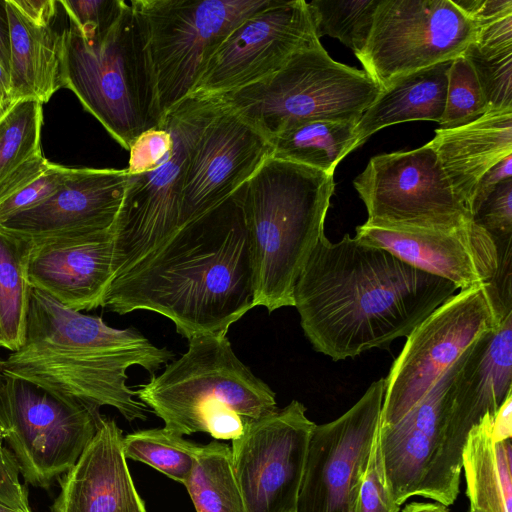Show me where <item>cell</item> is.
Returning <instances> with one entry per match:
<instances>
[{
    "label": "cell",
    "instance_id": "obj_21",
    "mask_svg": "<svg viewBox=\"0 0 512 512\" xmlns=\"http://www.w3.org/2000/svg\"><path fill=\"white\" fill-rule=\"evenodd\" d=\"M123 433L101 417L93 439L59 479L51 512H147L123 453Z\"/></svg>",
    "mask_w": 512,
    "mask_h": 512
},
{
    "label": "cell",
    "instance_id": "obj_22",
    "mask_svg": "<svg viewBox=\"0 0 512 512\" xmlns=\"http://www.w3.org/2000/svg\"><path fill=\"white\" fill-rule=\"evenodd\" d=\"M512 394V313L480 336L454 364L450 434L462 454L468 432Z\"/></svg>",
    "mask_w": 512,
    "mask_h": 512
},
{
    "label": "cell",
    "instance_id": "obj_14",
    "mask_svg": "<svg viewBox=\"0 0 512 512\" xmlns=\"http://www.w3.org/2000/svg\"><path fill=\"white\" fill-rule=\"evenodd\" d=\"M315 426L297 400L245 423L231 447L245 512L295 510Z\"/></svg>",
    "mask_w": 512,
    "mask_h": 512
},
{
    "label": "cell",
    "instance_id": "obj_9",
    "mask_svg": "<svg viewBox=\"0 0 512 512\" xmlns=\"http://www.w3.org/2000/svg\"><path fill=\"white\" fill-rule=\"evenodd\" d=\"M146 29L163 114L193 93L226 36L270 0H132Z\"/></svg>",
    "mask_w": 512,
    "mask_h": 512
},
{
    "label": "cell",
    "instance_id": "obj_20",
    "mask_svg": "<svg viewBox=\"0 0 512 512\" xmlns=\"http://www.w3.org/2000/svg\"><path fill=\"white\" fill-rule=\"evenodd\" d=\"M27 279L65 307H102L112 280L113 230L30 244Z\"/></svg>",
    "mask_w": 512,
    "mask_h": 512
},
{
    "label": "cell",
    "instance_id": "obj_1",
    "mask_svg": "<svg viewBox=\"0 0 512 512\" xmlns=\"http://www.w3.org/2000/svg\"><path fill=\"white\" fill-rule=\"evenodd\" d=\"M457 290L383 248L324 234L296 281L294 307L314 350L339 361L407 337Z\"/></svg>",
    "mask_w": 512,
    "mask_h": 512
},
{
    "label": "cell",
    "instance_id": "obj_10",
    "mask_svg": "<svg viewBox=\"0 0 512 512\" xmlns=\"http://www.w3.org/2000/svg\"><path fill=\"white\" fill-rule=\"evenodd\" d=\"M101 417L0 372V439L28 484L47 488L65 474L93 439Z\"/></svg>",
    "mask_w": 512,
    "mask_h": 512
},
{
    "label": "cell",
    "instance_id": "obj_26",
    "mask_svg": "<svg viewBox=\"0 0 512 512\" xmlns=\"http://www.w3.org/2000/svg\"><path fill=\"white\" fill-rule=\"evenodd\" d=\"M493 414L485 415L466 437L461 454L466 494L470 506L512 512V444L494 437Z\"/></svg>",
    "mask_w": 512,
    "mask_h": 512
},
{
    "label": "cell",
    "instance_id": "obj_47",
    "mask_svg": "<svg viewBox=\"0 0 512 512\" xmlns=\"http://www.w3.org/2000/svg\"><path fill=\"white\" fill-rule=\"evenodd\" d=\"M0 512H21L0 502Z\"/></svg>",
    "mask_w": 512,
    "mask_h": 512
},
{
    "label": "cell",
    "instance_id": "obj_29",
    "mask_svg": "<svg viewBox=\"0 0 512 512\" xmlns=\"http://www.w3.org/2000/svg\"><path fill=\"white\" fill-rule=\"evenodd\" d=\"M184 486L196 512H245L231 448L226 444L201 445Z\"/></svg>",
    "mask_w": 512,
    "mask_h": 512
},
{
    "label": "cell",
    "instance_id": "obj_48",
    "mask_svg": "<svg viewBox=\"0 0 512 512\" xmlns=\"http://www.w3.org/2000/svg\"><path fill=\"white\" fill-rule=\"evenodd\" d=\"M468 512H486V511H484V510H482L480 508L474 507V506H470Z\"/></svg>",
    "mask_w": 512,
    "mask_h": 512
},
{
    "label": "cell",
    "instance_id": "obj_7",
    "mask_svg": "<svg viewBox=\"0 0 512 512\" xmlns=\"http://www.w3.org/2000/svg\"><path fill=\"white\" fill-rule=\"evenodd\" d=\"M380 91L364 70L334 61L320 43L296 53L269 78L222 96L270 140L310 121L358 123Z\"/></svg>",
    "mask_w": 512,
    "mask_h": 512
},
{
    "label": "cell",
    "instance_id": "obj_37",
    "mask_svg": "<svg viewBox=\"0 0 512 512\" xmlns=\"http://www.w3.org/2000/svg\"><path fill=\"white\" fill-rule=\"evenodd\" d=\"M69 23L84 37L106 31L121 12L124 0H60Z\"/></svg>",
    "mask_w": 512,
    "mask_h": 512
},
{
    "label": "cell",
    "instance_id": "obj_32",
    "mask_svg": "<svg viewBox=\"0 0 512 512\" xmlns=\"http://www.w3.org/2000/svg\"><path fill=\"white\" fill-rule=\"evenodd\" d=\"M380 0H312L307 2L317 37L328 35L353 50L364 49Z\"/></svg>",
    "mask_w": 512,
    "mask_h": 512
},
{
    "label": "cell",
    "instance_id": "obj_49",
    "mask_svg": "<svg viewBox=\"0 0 512 512\" xmlns=\"http://www.w3.org/2000/svg\"><path fill=\"white\" fill-rule=\"evenodd\" d=\"M292 512H295V510H294V511H292Z\"/></svg>",
    "mask_w": 512,
    "mask_h": 512
},
{
    "label": "cell",
    "instance_id": "obj_30",
    "mask_svg": "<svg viewBox=\"0 0 512 512\" xmlns=\"http://www.w3.org/2000/svg\"><path fill=\"white\" fill-rule=\"evenodd\" d=\"M126 459L145 463L185 485L201 445L166 428L138 430L123 436Z\"/></svg>",
    "mask_w": 512,
    "mask_h": 512
},
{
    "label": "cell",
    "instance_id": "obj_15",
    "mask_svg": "<svg viewBox=\"0 0 512 512\" xmlns=\"http://www.w3.org/2000/svg\"><path fill=\"white\" fill-rule=\"evenodd\" d=\"M304 0H270L242 20L208 59L193 93L224 95L278 72L296 53L320 44Z\"/></svg>",
    "mask_w": 512,
    "mask_h": 512
},
{
    "label": "cell",
    "instance_id": "obj_25",
    "mask_svg": "<svg viewBox=\"0 0 512 512\" xmlns=\"http://www.w3.org/2000/svg\"><path fill=\"white\" fill-rule=\"evenodd\" d=\"M452 60L406 74L381 89L355 127V148L387 126L408 121L440 122Z\"/></svg>",
    "mask_w": 512,
    "mask_h": 512
},
{
    "label": "cell",
    "instance_id": "obj_38",
    "mask_svg": "<svg viewBox=\"0 0 512 512\" xmlns=\"http://www.w3.org/2000/svg\"><path fill=\"white\" fill-rule=\"evenodd\" d=\"M494 241L512 239V178L499 183L472 217Z\"/></svg>",
    "mask_w": 512,
    "mask_h": 512
},
{
    "label": "cell",
    "instance_id": "obj_27",
    "mask_svg": "<svg viewBox=\"0 0 512 512\" xmlns=\"http://www.w3.org/2000/svg\"><path fill=\"white\" fill-rule=\"evenodd\" d=\"M356 125L331 120L298 124L270 139L271 157L334 174L338 163L355 149Z\"/></svg>",
    "mask_w": 512,
    "mask_h": 512
},
{
    "label": "cell",
    "instance_id": "obj_17",
    "mask_svg": "<svg viewBox=\"0 0 512 512\" xmlns=\"http://www.w3.org/2000/svg\"><path fill=\"white\" fill-rule=\"evenodd\" d=\"M271 155L270 140L226 103L192 148L181 194L180 227L233 195Z\"/></svg>",
    "mask_w": 512,
    "mask_h": 512
},
{
    "label": "cell",
    "instance_id": "obj_12",
    "mask_svg": "<svg viewBox=\"0 0 512 512\" xmlns=\"http://www.w3.org/2000/svg\"><path fill=\"white\" fill-rule=\"evenodd\" d=\"M475 29L453 0H380L356 57L383 89L401 76L461 56Z\"/></svg>",
    "mask_w": 512,
    "mask_h": 512
},
{
    "label": "cell",
    "instance_id": "obj_45",
    "mask_svg": "<svg viewBox=\"0 0 512 512\" xmlns=\"http://www.w3.org/2000/svg\"><path fill=\"white\" fill-rule=\"evenodd\" d=\"M14 102L11 95L9 73L0 62V117Z\"/></svg>",
    "mask_w": 512,
    "mask_h": 512
},
{
    "label": "cell",
    "instance_id": "obj_16",
    "mask_svg": "<svg viewBox=\"0 0 512 512\" xmlns=\"http://www.w3.org/2000/svg\"><path fill=\"white\" fill-rule=\"evenodd\" d=\"M385 388V378L374 381L344 414L315 426L295 512H353Z\"/></svg>",
    "mask_w": 512,
    "mask_h": 512
},
{
    "label": "cell",
    "instance_id": "obj_18",
    "mask_svg": "<svg viewBox=\"0 0 512 512\" xmlns=\"http://www.w3.org/2000/svg\"><path fill=\"white\" fill-rule=\"evenodd\" d=\"M127 180L126 168H74L53 195L4 220L0 230L30 244L109 230Z\"/></svg>",
    "mask_w": 512,
    "mask_h": 512
},
{
    "label": "cell",
    "instance_id": "obj_24",
    "mask_svg": "<svg viewBox=\"0 0 512 512\" xmlns=\"http://www.w3.org/2000/svg\"><path fill=\"white\" fill-rule=\"evenodd\" d=\"M10 30L9 79L14 101L35 99L42 104L64 87V32L39 26L5 0Z\"/></svg>",
    "mask_w": 512,
    "mask_h": 512
},
{
    "label": "cell",
    "instance_id": "obj_34",
    "mask_svg": "<svg viewBox=\"0 0 512 512\" xmlns=\"http://www.w3.org/2000/svg\"><path fill=\"white\" fill-rule=\"evenodd\" d=\"M488 106L473 68L463 55L452 60L448 71L445 107L440 129H452L475 121Z\"/></svg>",
    "mask_w": 512,
    "mask_h": 512
},
{
    "label": "cell",
    "instance_id": "obj_28",
    "mask_svg": "<svg viewBox=\"0 0 512 512\" xmlns=\"http://www.w3.org/2000/svg\"><path fill=\"white\" fill-rule=\"evenodd\" d=\"M30 243L0 230V348L24 343L31 286L27 279Z\"/></svg>",
    "mask_w": 512,
    "mask_h": 512
},
{
    "label": "cell",
    "instance_id": "obj_42",
    "mask_svg": "<svg viewBox=\"0 0 512 512\" xmlns=\"http://www.w3.org/2000/svg\"><path fill=\"white\" fill-rule=\"evenodd\" d=\"M512 178V155L489 169L480 179L472 202V217L499 183Z\"/></svg>",
    "mask_w": 512,
    "mask_h": 512
},
{
    "label": "cell",
    "instance_id": "obj_23",
    "mask_svg": "<svg viewBox=\"0 0 512 512\" xmlns=\"http://www.w3.org/2000/svg\"><path fill=\"white\" fill-rule=\"evenodd\" d=\"M428 144L456 197L472 216V202L480 179L512 155V110H490L466 125L439 128Z\"/></svg>",
    "mask_w": 512,
    "mask_h": 512
},
{
    "label": "cell",
    "instance_id": "obj_50",
    "mask_svg": "<svg viewBox=\"0 0 512 512\" xmlns=\"http://www.w3.org/2000/svg\"><path fill=\"white\" fill-rule=\"evenodd\" d=\"M449 512V511H448Z\"/></svg>",
    "mask_w": 512,
    "mask_h": 512
},
{
    "label": "cell",
    "instance_id": "obj_2",
    "mask_svg": "<svg viewBox=\"0 0 512 512\" xmlns=\"http://www.w3.org/2000/svg\"><path fill=\"white\" fill-rule=\"evenodd\" d=\"M241 187L113 279L102 308L119 315L158 313L188 340L227 335L230 326L254 308Z\"/></svg>",
    "mask_w": 512,
    "mask_h": 512
},
{
    "label": "cell",
    "instance_id": "obj_13",
    "mask_svg": "<svg viewBox=\"0 0 512 512\" xmlns=\"http://www.w3.org/2000/svg\"><path fill=\"white\" fill-rule=\"evenodd\" d=\"M353 185L366 206L369 225L449 230L473 221L428 143L372 157Z\"/></svg>",
    "mask_w": 512,
    "mask_h": 512
},
{
    "label": "cell",
    "instance_id": "obj_11",
    "mask_svg": "<svg viewBox=\"0 0 512 512\" xmlns=\"http://www.w3.org/2000/svg\"><path fill=\"white\" fill-rule=\"evenodd\" d=\"M488 283L460 290L406 337L388 376L380 425L400 418L483 334L500 326Z\"/></svg>",
    "mask_w": 512,
    "mask_h": 512
},
{
    "label": "cell",
    "instance_id": "obj_5",
    "mask_svg": "<svg viewBox=\"0 0 512 512\" xmlns=\"http://www.w3.org/2000/svg\"><path fill=\"white\" fill-rule=\"evenodd\" d=\"M136 397L179 435L238 438L250 420L277 408L275 392L234 353L227 335H199L187 351L135 390Z\"/></svg>",
    "mask_w": 512,
    "mask_h": 512
},
{
    "label": "cell",
    "instance_id": "obj_44",
    "mask_svg": "<svg viewBox=\"0 0 512 512\" xmlns=\"http://www.w3.org/2000/svg\"><path fill=\"white\" fill-rule=\"evenodd\" d=\"M10 61V30L5 0H0V62L9 70Z\"/></svg>",
    "mask_w": 512,
    "mask_h": 512
},
{
    "label": "cell",
    "instance_id": "obj_35",
    "mask_svg": "<svg viewBox=\"0 0 512 512\" xmlns=\"http://www.w3.org/2000/svg\"><path fill=\"white\" fill-rule=\"evenodd\" d=\"M386 474L379 437L374 434L364 468L353 512H399Z\"/></svg>",
    "mask_w": 512,
    "mask_h": 512
},
{
    "label": "cell",
    "instance_id": "obj_4",
    "mask_svg": "<svg viewBox=\"0 0 512 512\" xmlns=\"http://www.w3.org/2000/svg\"><path fill=\"white\" fill-rule=\"evenodd\" d=\"M333 175L269 157L241 187L254 308L294 307L296 281L324 235Z\"/></svg>",
    "mask_w": 512,
    "mask_h": 512
},
{
    "label": "cell",
    "instance_id": "obj_36",
    "mask_svg": "<svg viewBox=\"0 0 512 512\" xmlns=\"http://www.w3.org/2000/svg\"><path fill=\"white\" fill-rule=\"evenodd\" d=\"M73 171L74 168L51 163L37 179L0 202V223L45 201L65 183Z\"/></svg>",
    "mask_w": 512,
    "mask_h": 512
},
{
    "label": "cell",
    "instance_id": "obj_33",
    "mask_svg": "<svg viewBox=\"0 0 512 512\" xmlns=\"http://www.w3.org/2000/svg\"><path fill=\"white\" fill-rule=\"evenodd\" d=\"M464 58L474 70L490 110H512V47L483 48L471 42Z\"/></svg>",
    "mask_w": 512,
    "mask_h": 512
},
{
    "label": "cell",
    "instance_id": "obj_41",
    "mask_svg": "<svg viewBox=\"0 0 512 512\" xmlns=\"http://www.w3.org/2000/svg\"><path fill=\"white\" fill-rule=\"evenodd\" d=\"M51 165L42 154L35 156L0 183V202L20 191L42 175Z\"/></svg>",
    "mask_w": 512,
    "mask_h": 512
},
{
    "label": "cell",
    "instance_id": "obj_39",
    "mask_svg": "<svg viewBox=\"0 0 512 512\" xmlns=\"http://www.w3.org/2000/svg\"><path fill=\"white\" fill-rule=\"evenodd\" d=\"M172 146V135L165 118L141 133L131 144L127 173L135 175L150 171L161 164Z\"/></svg>",
    "mask_w": 512,
    "mask_h": 512
},
{
    "label": "cell",
    "instance_id": "obj_8",
    "mask_svg": "<svg viewBox=\"0 0 512 512\" xmlns=\"http://www.w3.org/2000/svg\"><path fill=\"white\" fill-rule=\"evenodd\" d=\"M225 105L222 95L196 92L163 114L172 146L165 160L154 169L128 175L112 228V280L158 248L180 227L181 194L192 148Z\"/></svg>",
    "mask_w": 512,
    "mask_h": 512
},
{
    "label": "cell",
    "instance_id": "obj_3",
    "mask_svg": "<svg viewBox=\"0 0 512 512\" xmlns=\"http://www.w3.org/2000/svg\"><path fill=\"white\" fill-rule=\"evenodd\" d=\"M173 358L134 327H110L32 288L24 343L0 360V372L94 412L112 407L133 422L146 420L149 409L127 385V370L153 375Z\"/></svg>",
    "mask_w": 512,
    "mask_h": 512
},
{
    "label": "cell",
    "instance_id": "obj_46",
    "mask_svg": "<svg viewBox=\"0 0 512 512\" xmlns=\"http://www.w3.org/2000/svg\"><path fill=\"white\" fill-rule=\"evenodd\" d=\"M446 506L439 503L412 502L406 505L401 512H448Z\"/></svg>",
    "mask_w": 512,
    "mask_h": 512
},
{
    "label": "cell",
    "instance_id": "obj_19",
    "mask_svg": "<svg viewBox=\"0 0 512 512\" xmlns=\"http://www.w3.org/2000/svg\"><path fill=\"white\" fill-rule=\"evenodd\" d=\"M355 238L460 290L489 283L499 266L494 240L473 221L449 230H403L364 223L356 227Z\"/></svg>",
    "mask_w": 512,
    "mask_h": 512
},
{
    "label": "cell",
    "instance_id": "obj_40",
    "mask_svg": "<svg viewBox=\"0 0 512 512\" xmlns=\"http://www.w3.org/2000/svg\"><path fill=\"white\" fill-rule=\"evenodd\" d=\"M0 502L21 512H32L28 493L20 482L16 460L0 439Z\"/></svg>",
    "mask_w": 512,
    "mask_h": 512
},
{
    "label": "cell",
    "instance_id": "obj_31",
    "mask_svg": "<svg viewBox=\"0 0 512 512\" xmlns=\"http://www.w3.org/2000/svg\"><path fill=\"white\" fill-rule=\"evenodd\" d=\"M42 103L15 101L0 117V183L24 163L42 154Z\"/></svg>",
    "mask_w": 512,
    "mask_h": 512
},
{
    "label": "cell",
    "instance_id": "obj_6",
    "mask_svg": "<svg viewBox=\"0 0 512 512\" xmlns=\"http://www.w3.org/2000/svg\"><path fill=\"white\" fill-rule=\"evenodd\" d=\"M64 32L63 81L110 136L128 150L162 119L144 22L132 0L103 33Z\"/></svg>",
    "mask_w": 512,
    "mask_h": 512
},
{
    "label": "cell",
    "instance_id": "obj_43",
    "mask_svg": "<svg viewBox=\"0 0 512 512\" xmlns=\"http://www.w3.org/2000/svg\"><path fill=\"white\" fill-rule=\"evenodd\" d=\"M17 10L30 22L46 26L56 17L58 4L54 0H11Z\"/></svg>",
    "mask_w": 512,
    "mask_h": 512
}]
</instances>
